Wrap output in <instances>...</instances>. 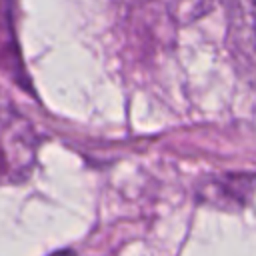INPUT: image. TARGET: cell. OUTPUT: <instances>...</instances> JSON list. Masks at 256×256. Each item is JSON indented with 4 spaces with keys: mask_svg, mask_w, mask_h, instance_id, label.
I'll use <instances>...</instances> for the list:
<instances>
[{
    "mask_svg": "<svg viewBox=\"0 0 256 256\" xmlns=\"http://www.w3.org/2000/svg\"><path fill=\"white\" fill-rule=\"evenodd\" d=\"M40 136L34 124L12 104H0V184H22L30 178Z\"/></svg>",
    "mask_w": 256,
    "mask_h": 256,
    "instance_id": "1",
    "label": "cell"
},
{
    "mask_svg": "<svg viewBox=\"0 0 256 256\" xmlns=\"http://www.w3.org/2000/svg\"><path fill=\"white\" fill-rule=\"evenodd\" d=\"M254 174H224L204 182L198 188V196L220 208H242L254 190Z\"/></svg>",
    "mask_w": 256,
    "mask_h": 256,
    "instance_id": "2",
    "label": "cell"
},
{
    "mask_svg": "<svg viewBox=\"0 0 256 256\" xmlns=\"http://www.w3.org/2000/svg\"><path fill=\"white\" fill-rule=\"evenodd\" d=\"M50 256H76V252L74 250H58V252H54Z\"/></svg>",
    "mask_w": 256,
    "mask_h": 256,
    "instance_id": "3",
    "label": "cell"
}]
</instances>
